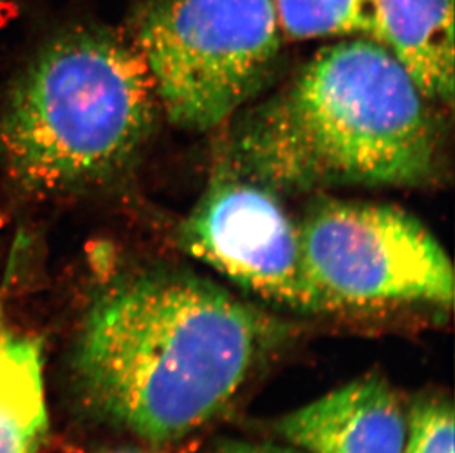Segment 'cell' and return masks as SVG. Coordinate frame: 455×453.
Wrapping results in <instances>:
<instances>
[{
    "instance_id": "6",
    "label": "cell",
    "mask_w": 455,
    "mask_h": 453,
    "mask_svg": "<svg viewBox=\"0 0 455 453\" xmlns=\"http://www.w3.org/2000/svg\"><path fill=\"white\" fill-rule=\"evenodd\" d=\"M181 246L273 304L317 313L302 274L298 226L275 190L220 172L181 224Z\"/></svg>"
},
{
    "instance_id": "2",
    "label": "cell",
    "mask_w": 455,
    "mask_h": 453,
    "mask_svg": "<svg viewBox=\"0 0 455 453\" xmlns=\"http://www.w3.org/2000/svg\"><path fill=\"white\" fill-rule=\"evenodd\" d=\"M427 99L371 39L323 47L283 91L237 123L221 172L271 190L419 186L438 136Z\"/></svg>"
},
{
    "instance_id": "3",
    "label": "cell",
    "mask_w": 455,
    "mask_h": 453,
    "mask_svg": "<svg viewBox=\"0 0 455 453\" xmlns=\"http://www.w3.org/2000/svg\"><path fill=\"white\" fill-rule=\"evenodd\" d=\"M158 99L138 47L80 28L52 40L0 103V155L39 192L89 187L129 163Z\"/></svg>"
},
{
    "instance_id": "1",
    "label": "cell",
    "mask_w": 455,
    "mask_h": 453,
    "mask_svg": "<svg viewBox=\"0 0 455 453\" xmlns=\"http://www.w3.org/2000/svg\"><path fill=\"white\" fill-rule=\"evenodd\" d=\"M280 333L206 278L145 274L93 302L74 376L102 418L151 445L176 443L223 412Z\"/></svg>"
},
{
    "instance_id": "11",
    "label": "cell",
    "mask_w": 455,
    "mask_h": 453,
    "mask_svg": "<svg viewBox=\"0 0 455 453\" xmlns=\"http://www.w3.org/2000/svg\"><path fill=\"white\" fill-rule=\"evenodd\" d=\"M454 405L443 396L417 399L407 414L403 453H454Z\"/></svg>"
},
{
    "instance_id": "8",
    "label": "cell",
    "mask_w": 455,
    "mask_h": 453,
    "mask_svg": "<svg viewBox=\"0 0 455 453\" xmlns=\"http://www.w3.org/2000/svg\"><path fill=\"white\" fill-rule=\"evenodd\" d=\"M374 42L407 69L427 100L454 99V0H374Z\"/></svg>"
},
{
    "instance_id": "5",
    "label": "cell",
    "mask_w": 455,
    "mask_h": 453,
    "mask_svg": "<svg viewBox=\"0 0 455 453\" xmlns=\"http://www.w3.org/2000/svg\"><path fill=\"white\" fill-rule=\"evenodd\" d=\"M317 313L454 302L451 259L427 226L395 206L324 202L298 226Z\"/></svg>"
},
{
    "instance_id": "12",
    "label": "cell",
    "mask_w": 455,
    "mask_h": 453,
    "mask_svg": "<svg viewBox=\"0 0 455 453\" xmlns=\"http://www.w3.org/2000/svg\"><path fill=\"white\" fill-rule=\"evenodd\" d=\"M212 453H307L295 446H279L273 443H252L243 441H223L215 446Z\"/></svg>"
},
{
    "instance_id": "13",
    "label": "cell",
    "mask_w": 455,
    "mask_h": 453,
    "mask_svg": "<svg viewBox=\"0 0 455 453\" xmlns=\"http://www.w3.org/2000/svg\"><path fill=\"white\" fill-rule=\"evenodd\" d=\"M107 453H155V452H149V450L133 449V448H123V449L111 450V452H107Z\"/></svg>"
},
{
    "instance_id": "10",
    "label": "cell",
    "mask_w": 455,
    "mask_h": 453,
    "mask_svg": "<svg viewBox=\"0 0 455 453\" xmlns=\"http://www.w3.org/2000/svg\"><path fill=\"white\" fill-rule=\"evenodd\" d=\"M282 35L289 39H373L374 0H273Z\"/></svg>"
},
{
    "instance_id": "4",
    "label": "cell",
    "mask_w": 455,
    "mask_h": 453,
    "mask_svg": "<svg viewBox=\"0 0 455 453\" xmlns=\"http://www.w3.org/2000/svg\"><path fill=\"white\" fill-rule=\"evenodd\" d=\"M136 47L172 124L208 131L261 91L282 46L273 0H145Z\"/></svg>"
},
{
    "instance_id": "9",
    "label": "cell",
    "mask_w": 455,
    "mask_h": 453,
    "mask_svg": "<svg viewBox=\"0 0 455 453\" xmlns=\"http://www.w3.org/2000/svg\"><path fill=\"white\" fill-rule=\"evenodd\" d=\"M48 430L42 343L0 325V453H36Z\"/></svg>"
},
{
    "instance_id": "7",
    "label": "cell",
    "mask_w": 455,
    "mask_h": 453,
    "mask_svg": "<svg viewBox=\"0 0 455 453\" xmlns=\"http://www.w3.org/2000/svg\"><path fill=\"white\" fill-rule=\"evenodd\" d=\"M289 445L307 453H403L407 414L385 378H356L275 423Z\"/></svg>"
}]
</instances>
